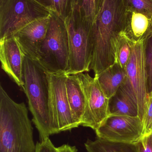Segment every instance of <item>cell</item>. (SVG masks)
<instances>
[{
    "label": "cell",
    "mask_w": 152,
    "mask_h": 152,
    "mask_svg": "<svg viewBox=\"0 0 152 152\" xmlns=\"http://www.w3.org/2000/svg\"><path fill=\"white\" fill-rule=\"evenodd\" d=\"M126 8L122 0H104L92 25L94 47L90 70L97 75L114 63L115 44L123 31Z\"/></svg>",
    "instance_id": "6da1fadb"
},
{
    "label": "cell",
    "mask_w": 152,
    "mask_h": 152,
    "mask_svg": "<svg viewBox=\"0 0 152 152\" xmlns=\"http://www.w3.org/2000/svg\"><path fill=\"white\" fill-rule=\"evenodd\" d=\"M33 128L24 102L17 103L0 86V152H35Z\"/></svg>",
    "instance_id": "7a4b0ae2"
},
{
    "label": "cell",
    "mask_w": 152,
    "mask_h": 152,
    "mask_svg": "<svg viewBox=\"0 0 152 152\" xmlns=\"http://www.w3.org/2000/svg\"><path fill=\"white\" fill-rule=\"evenodd\" d=\"M22 91L26 96L32 121L39 133L40 141L58 134L50 109V88L47 72L37 61L25 55Z\"/></svg>",
    "instance_id": "3957f363"
},
{
    "label": "cell",
    "mask_w": 152,
    "mask_h": 152,
    "mask_svg": "<svg viewBox=\"0 0 152 152\" xmlns=\"http://www.w3.org/2000/svg\"><path fill=\"white\" fill-rule=\"evenodd\" d=\"M46 36L37 51V61L50 74L66 73L69 65V45L64 20L51 11Z\"/></svg>",
    "instance_id": "277c9868"
},
{
    "label": "cell",
    "mask_w": 152,
    "mask_h": 152,
    "mask_svg": "<svg viewBox=\"0 0 152 152\" xmlns=\"http://www.w3.org/2000/svg\"><path fill=\"white\" fill-rule=\"evenodd\" d=\"M64 21L69 45V65L67 74L89 72L93 51V24L84 18L76 5Z\"/></svg>",
    "instance_id": "5b68a950"
},
{
    "label": "cell",
    "mask_w": 152,
    "mask_h": 152,
    "mask_svg": "<svg viewBox=\"0 0 152 152\" xmlns=\"http://www.w3.org/2000/svg\"><path fill=\"white\" fill-rule=\"evenodd\" d=\"M51 12L35 0H5L0 4V39L13 35L33 21L49 17Z\"/></svg>",
    "instance_id": "8992f818"
},
{
    "label": "cell",
    "mask_w": 152,
    "mask_h": 152,
    "mask_svg": "<svg viewBox=\"0 0 152 152\" xmlns=\"http://www.w3.org/2000/svg\"><path fill=\"white\" fill-rule=\"evenodd\" d=\"M83 88L86 107L81 126L96 130L110 116L109 99L102 89L97 77L88 73L76 74Z\"/></svg>",
    "instance_id": "52a82bcc"
},
{
    "label": "cell",
    "mask_w": 152,
    "mask_h": 152,
    "mask_svg": "<svg viewBox=\"0 0 152 152\" xmlns=\"http://www.w3.org/2000/svg\"><path fill=\"white\" fill-rule=\"evenodd\" d=\"M50 88V109L57 133L77 128L73 119L66 90V73H47Z\"/></svg>",
    "instance_id": "ba28073f"
},
{
    "label": "cell",
    "mask_w": 152,
    "mask_h": 152,
    "mask_svg": "<svg viewBox=\"0 0 152 152\" xmlns=\"http://www.w3.org/2000/svg\"><path fill=\"white\" fill-rule=\"evenodd\" d=\"M143 125L139 117L110 116L95 130L98 138L113 142L136 143L143 136Z\"/></svg>",
    "instance_id": "9c48e42d"
},
{
    "label": "cell",
    "mask_w": 152,
    "mask_h": 152,
    "mask_svg": "<svg viewBox=\"0 0 152 152\" xmlns=\"http://www.w3.org/2000/svg\"><path fill=\"white\" fill-rule=\"evenodd\" d=\"M145 46V42L135 43L126 69L127 78L137 103L138 117L142 121L148 93Z\"/></svg>",
    "instance_id": "30bf717a"
},
{
    "label": "cell",
    "mask_w": 152,
    "mask_h": 152,
    "mask_svg": "<svg viewBox=\"0 0 152 152\" xmlns=\"http://www.w3.org/2000/svg\"><path fill=\"white\" fill-rule=\"evenodd\" d=\"M25 56L13 35L0 39V60L1 68L23 90V63Z\"/></svg>",
    "instance_id": "8fae6325"
},
{
    "label": "cell",
    "mask_w": 152,
    "mask_h": 152,
    "mask_svg": "<svg viewBox=\"0 0 152 152\" xmlns=\"http://www.w3.org/2000/svg\"><path fill=\"white\" fill-rule=\"evenodd\" d=\"M50 16L33 21L13 35L24 54L37 61V51L44 39L50 23Z\"/></svg>",
    "instance_id": "7c38bea8"
},
{
    "label": "cell",
    "mask_w": 152,
    "mask_h": 152,
    "mask_svg": "<svg viewBox=\"0 0 152 152\" xmlns=\"http://www.w3.org/2000/svg\"><path fill=\"white\" fill-rule=\"evenodd\" d=\"M134 43L145 42L152 36V15L126 9L122 31Z\"/></svg>",
    "instance_id": "4fadbf2b"
},
{
    "label": "cell",
    "mask_w": 152,
    "mask_h": 152,
    "mask_svg": "<svg viewBox=\"0 0 152 152\" xmlns=\"http://www.w3.org/2000/svg\"><path fill=\"white\" fill-rule=\"evenodd\" d=\"M109 108L110 116L138 117L137 103L127 78L109 99Z\"/></svg>",
    "instance_id": "5bb4252c"
},
{
    "label": "cell",
    "mask_w": 152,
    "mask_h": 152,
    "mask_svg": "<svg viewBox=\"0 0 152 152\" xmlns=\"http://www.w3.org/2000/svg\"><path fill=\"white\" fill-rule=\"evenodd\" d=\"M66 90L73 119L77 127L81 126L86 107L84 93L76 75H68Z\"/></svg>",
    "instance_id": "9a60e30c"
},
{
    "label": "cell",
    "mask_w": 152,
    "mask_h": 152,
    "mask_svg": "<svg viewBox=\"0 0 152 152\" xmlns=\"http://www.w3.org/2000/svg\"><path fill=\"white\" fill-rule=\"evenodd\" d=\"M95 77H97L107 98L110 99L126 81L127 74L126 69L114 63L101 74Z\"/></svg>",
    "instance_id": "2e32d148"
},
{
    "label": "cell",
    "mask_w": 152,
    "mask_h": 152,
    "mask_svg": "<svg viewBox=\"0 0 152 152\" xmlns=\"http://www.w3.org/2000/svg\"><path fill=\"white\" fill-rule=\"evenodd\" d=\"M87 152H139L136 143L113 142L97 137L84 143Z\"/></svg>",
    "instance_id": "e0dca14e"
},
{
    "label": "cell",
    "mask_w": 152,
    "mask_h": 152,
    "mask_svg": "<svg viewBox=\"0 0 152 152\" xmlns=\"http://www.w3.org/2000/svg\"><path fill=\"white\" fill-rule=\"evenodd\" d=\"M135 43L129 39L123 32L117 38L114 50V63L126 69L129 61Z\"/></svg>",
    "instance_id": "ac0fdd59"
},
{
    "label": "cell",
    "mask_w": 152,
    "mask_h": 152,
    "mask_svg": "<svg viewBox=\"0 0 152 152\" xmlns=\"http://www.w3.org/2000/svg\"><path fill=\"white\" fill-rule=\"evenodd\" d=\"M104 0H76V4L81 14L88 22L93 24Z\"/></svg>",
    "instance_id": "d6986e66"
},
{
    "label": "cell",
    "mask_w": 152,
    "mask_h": 152,
    "mask_svg": "<svg viewBox=\"0 0 152 152\" xmlns=\"http://www.w3.org/2000/svg\"><path fill=\"white\" fill-rule=\"evenodd\" d=\"M76 0H52L51 11L65 20L72 12Z\"/></svg>",
    "instance_id": "ffe728a7"
},
{
    "label": "cell",
    "mask_w": 152,
    "mask_h": 152,
    "mask_svg": "<svg viewBox=\"0 0 152 152\" xmlns=\"http://www.w3.org/2000/svg\"><path fill=\"white\" fill-rule=\"evenodd\" d=\"M143 125V136L152 133V90L147 94L144 107L142 118Z\"/></svg>",
    "instance_id": "44dd1931"
},
{
    "label": "cell",
    "mask_w": 152,
    "mask_h": 152,
    "mask_svg": "<svg viewBox=\"0 0 152 152\" xmlns=\"http://www.w3.org/2000/svg\"><path fill=\"white\" fill-rule=\"evenodd\" d=\"M126 10H132L152 15V0H122Z\"/></svg>",
    "instance_id": "7402d4cb"
},
{
    "label": "cell",
    "mask_w": 152,
    "mask_h": 152,
    "mask_svg": "<svg viewBox=\"0 0 152 152\" xmlns=\"http://www.w3.org/2000/svg\"><path fill=\"white\" fill-rule=\"evenodd\" d=\"M145 61L148 93L152 90V36L145 41Z\"/></svg>",
    "instance_id": "603a6c76"
},
{
    "label": "cell",
    "mask_w": 152,
    "mask_h": 152,
    "mask_svg": "<svg viewBox=\"0 0 152 152\" xmlns=\"http://www.w3.org/2000/svg\"><path fill=\"white\" fill-rule=\"evenodd\" d=\"M139 152H152V133L143 136L136 143Z\"/></svg>",
    "instance_id": "cb8c5ba5"
},
{
    "label": "cell",
    "mask_w": 152,
    "mask_h": 152,
    "mask_svg": "<svg viewBox=\"0 0 152 152\" xmlns=\"http://www.w3.org/2000/svg\"><path fill=\"white\" fill-rule=\"evenodd\" d=\"M56 148L49 137H47L37 142L35 152H56Z\"/></svg>",
    "instance_id": "d4e9b609"
},
{
    "label": "cell",
    "mask_w": 152,
    "mask_h": 152,
    "mask_svg": "<svg viewBox=\"0 0 152 152\" xmlns=\"http://www.w3.org/2000/svg\"><path fill=\"white\" fill-rule=\"evenodd\" d=\"M56 152H78V151L75 146L64 144L56 148Z\"/></svg>",
    "instance_id": "484cf974"
},
{
    "label": "cell",
    "mask_w": 152,
    "mask_h": 152,
    "mask_svg": "<svg viewBox=\"0 0 152 152\" xmlns=\"http://www.w3.org/2000/svg\"><path fill=\"white\" fill-rule=\"evenodd\" d=\"M38 3L40 4L46 8L51 10L52 7V0H35Z\"/></svg>",
    "instance_id": "4316f807"
}]
</instances>
